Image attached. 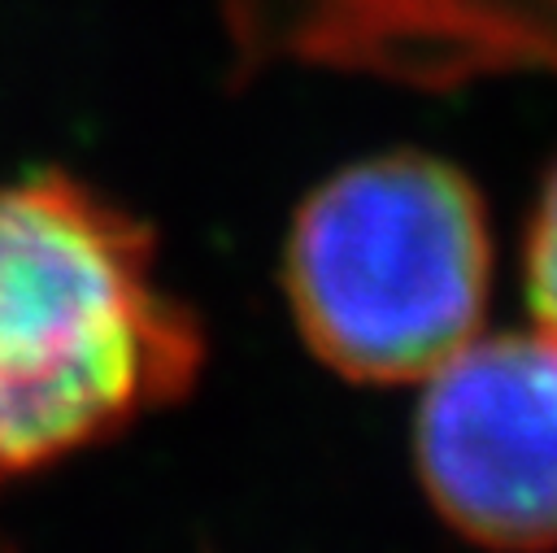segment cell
<instances>
[{
    "instance_id": "6da1fadb",
    "label": "cell",
    "mask_w": 557,
    "mask_h": 553,
    "mask_svg": "<svg viewBox=\"0 0 557 553\" xmlns=\"http://www.w3.org/2000/svg\"><path fill=\"white\" fill-rule=\"evenodd\" d=\"M200 361L139 218L61 170L0 183V483L178 401Z\"/></svg>"
},
{
    "instance_id": "7a4b0ae2",
    "label": "cell",
    "mask_w": 557,
    "mask_h": 553,
    "mask_svg": "<svg viewBox=\"0 0 557 553\" xmlns=\"http://www.w3.org/2000/svg\"><path fill=\"white\" fill-rule=\"evenodd\" d=\"M487 287L483 196L431 152L335 170L283 244V292L305 344L357 383L426 379L479 335Z\"/></svg>"
},
{
    "instance_id": "3957f363",
    "label": "cell",
    "mask_w": 557,
    "mask_h": 553,
    "mask_svg": "<svg viewBox=\"0 0 557 553\" xmlns=\"http://www.w3.org/2000/svg\"><path fill=\"white\" fill-rule=\"evenodd\" d=\"M418 479L474 544L557 549V335H474L426 379Z\"/></svg>"
},
{
    "instance_id": "277c9868",
    "label": "cell",
    "mask_w": 557,
    "mask_h": 553,
    "mask_svg": "<svg viewBox=\"0 0 557 553\" xmlns=\"http://www.w3.org/2000/svg\"><path fill=\"white\" fill-rule=\"evenodd\" d=\"M239 74L318 65L409 87L557 74V0H218Z\"/></svg>"
},
{
    "instance_id": "5b68a950",
    "label": "cell",
    "mask_w": 557,
    "mask_h": 553,
    "mask_svg": "<svg viewBox=\"0 0 557 553\" xmlns=\"http://www.w3.org/2000/svg\"><path fill=\"white\" fill-rule=\"evenodd\" d=\"M527 296L535 327L557 335V170L548 174L527 231Z\"/></svg>"
}]
</instances>
